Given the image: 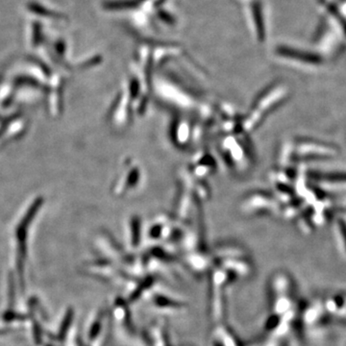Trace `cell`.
Wrapping results in <instances>:
<instances>
[{
    "mask_svg": "<svg viewBox=\"0 0 346 346\" xmlns=\"http://www.w3.org/2000/svg\"><path fill=\"white\" fill-rule=\"evenodd\" d=\"M111 314L115 322L117 336L120 338L119 339L127 344V338H131L134 346H145L139 341L140 337H138L137 333L133 328L132 320L130 322V315L125 299L120 297H116L114 299L111 307Z\"/></svg>",
    "mask_w": 346,
    "mask_h": 346,
    "instance_id": "1",
    "label": "cell"
},
{
    "mask_svg": "<svg viewBox=\"0 0 346 346\" xmlns=\"http://www.w3.org/2000/svg\"><path fill=\"white\" fill-rule=\"evenodd\" d=\"M109 314L104 310H99L91 316L88 331L87 339L89 346H103L108 326H109Z\"/></svg>",
    "mask_w": 346,
    "mask_h": 346,
    "instance_id": "2",
    "label": "cell"
},
{
    "mask_svg": "<svg viewBox=\"0 0 346 346\" xmlns=\"http://www.w3.org/2000/svg\"><path fill=\"white\" fill-rule=\"evenodd\" d=\"M149 303L150 306L157 311L178 313L184 309L185 304L180 301L174 300L170 296L165 295V293H160L154 290V292L149 293Z\"/></svg>",
    "mask_w": 346,
    "mask_h": 346,
    "instance_id": "3",
    "label": "cell"
}]
</instances>
